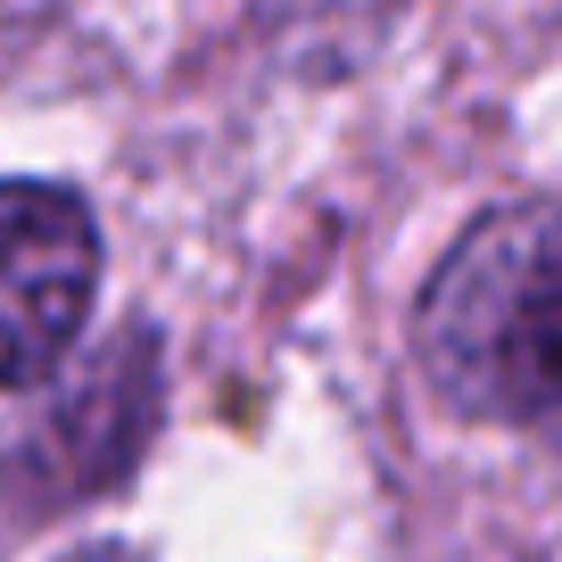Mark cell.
Wrapping results in <instances>:
<instances>
[{
	"mask_svg": "<svg viewBox=\"0 0 562 562\" xmlns=\"http://www.w3.org/2000/svg\"><path fill=\"white\" fill-rule=\"evenodd\" d=\"M149 430H158V348L149 331H124L0 430V505L18 521L91 505L133 480Z\"/></svg>",
	"mask_w": 562,
	"mask_h": 562,
	"instance_id": "7a4b0ae2",
	"label": "cell"
},
{
	"mask_svg": "<svg viewBox=\"0 0 562 562\" xmlns=\"http://www.w3.org/2000/svg\"><path fill=\"white\" fill-rule=\"evenodd\" d=\"M67 562H140L133 546H83V554H67Z\"/></svg>",
	"mask_w": 562,
	"mask_h": 562,
	"instance_id": "277c9868",
	"label": "cell"
},
{
	"mask_svg": "<svg viewBox=\"0 0 562 562\" xmlns=\"http://www.w3.org/2000/svg\"><path fill=\"white\" fill-rule=\"evenodd\" d=\"M100 299V224L67 182H0V389H42Z\"/></svg>",
	"mask_w": 562,
	"mask_h": 562,
	"instance_id": "3957f363",
	"label": "cell"
},
{
	"mask_svg": "<svg viewBox=\"0 0 562 562\" xmlns=\"http://www.w3.org/2000/svg\"><path fill=\"white\" fill-rule=\"evenodd\" d=\"M414 356L447 414L562 456V215H480L422 281Z\"/></svg>",
	"mask_w": 562,
	"mask_h": 562,
	"instance_id": "6da1fadb",
	"label": "cell"
}]
</instances>
